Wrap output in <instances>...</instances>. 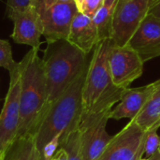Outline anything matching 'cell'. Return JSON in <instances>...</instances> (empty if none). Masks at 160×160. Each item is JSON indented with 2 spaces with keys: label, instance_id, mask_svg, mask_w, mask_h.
I'll return each instance as SVG.
<instances>
[{
  "label": "cell",
  "instance_id": "obj_1",
  "mask_svg": "<svg viewBox=\"0 0 160 160\" xmlns=\"http://www.w3.org/2000/svg\"><path fill=\"white\" fill-rule=\"evenodd\" d=\"M112 43V39L101 40L93 51L82 88L81 119L111 112L126 90L115 86L112 80L109 54Z\"/></svg>",
  "mask_w": 160,
  "mask_h": 160
},
{
  "label": "cell",
  "instance_id": "obj_2",
  "mask_svg": "<svg viewBox=\"0 0 160 160\" xmlns=\"http://www.w3.org/2000/svg\"><path fill=\"white\" fill-rule=\"evenodd\" d=\"M89 64L81 71L64 93L51 105L33 138L39 152L54 138L64 139L79 127L82 111V88Z\"/></svg>",
  "mask_w": 160,
  "mask_h": 160
},
{
  "label": "cell",
  "instance_id": "obj_3",
  "mask_svg": "<svg viewBox=\"0 0 160 160\" xmlns=\"http://www.w3.org/2000/svg\"><path fill=\"white\" fill-rule=\"evenodd\" d=\"M38 49H31L19 62L21 78V119L18 137L33 136L45 112L47 93L42 59Z\"/></svg>",
  "mask_w": 160,
  "mask_h": 160
},
{
  "label": "cell",
  "instance_id": "obj_4",
  "mask_svg": "<svg viewBox=\"0 0 160 160\" xmlns=\"http://www.w3.org/2000/svg\"><path fill=\"white\" fill-rule=\"evenodd\" d=\"M89 61L88 54L70 44L67 39L47 43L42 58L47 93L44 115L51 105L89 64Z\"/></svg>",
  "mask_w": 160,
  "mask_h": 160
},
{
  "label": "cell",
  "instance_id": "obj_5",
  "mask_svg": "<svg viewBox=\"0 0 160 160\" xmlns=\"http://www.w3.org/2000/svg\"><path fill=\"white\" fill-rule=\"evenodd\" d=\"M43 25V36L47 43L67 39L73 18L78 12L76 3L55 0H32Z\"/></svg>",
  "mask_w": 160,
  "mask_h": 160
},
{
  "label": "cell",
  "instance_id": "obj_6",
  "mask_svg": "<svg viewBox=\"0 0 160 160\" xmlns=\"http://www.w3.org/2000/svg\"><path fill=\"white\" fill-rule=\"evenodd\" d=\"M151 0H117L112 14L111 39L118 46H126L147 16Z\"/></svg>",
  "mask_w": 160,
  "mask_h": 160
},
{
  "label": "cell",
  "instance_id": "obj_7",
  "mask_svg": "<svg viewBox=\"0 0 160 160\" xmlns=\"http://www.w3.org/2000/svg\"><path fill=\"white\" fill-rule=\"evenodd\" d=\"M147 132L131 119L124 128L112 136L98 160L142 159Z\"/></svg>",
  "mask_w": 160,
  "mask_h": 160
},
{
  "label": "cell",
  "instance_id": "obj_8",
  "mask_svg": "<svg viewBox=\"0 0 160 160\" xmlns=\"http://www.w3.org/2000/svg\"><path fill=\"white\" fill-rule=\"evenodd\" d=\"M9 78L8 91L0 112V155H3L17 138L21 119L20 67L12 72H9Z\"/></svg>",
  "mask_w": 160,
  "mask_h": 160
},
{
  "label": "cell",
  "instance_id": "obj_9",
  "mask_svg": "<svg viewBox=\"0 0 160 160\" xmlns=\"http://www.w3.org/2000/svg\"><path fill=\"white\" fill-rule=\"evenodd\" d=\"M144 62L129 45L118 46L112 43L109 54V67L112 82L123 89L139 79L143 72Z\"/></svg>",
  "mask_w": 160,
  "mask_h": 160
},
{
  "label": "cell",
  "instance_id": "obj_10",
  "mask_svg": "<svg viewBox=\"0 0 160 160\" xmlns=\"http://www.w3.org/2000/svg\"><path fill=\"white\" fill-rule=\"evenodd\" d=\"M110 119V112L86 119H81L79 130L81 132L82 160H98L106 146L112 140L106 127Z\"/></svg>",
  "mask_w": 160,
  "mask_h": 160
},
{
  "label": "cell",
  "instance_id": "obj_11",
  "mask_svg": "<svg viewBox=\"0 0 160 160\" xmlns=\"http://www.w3.org/2000/svg\"><path fill=\"white\" fill-rule=\"evenodd\" d=\"M8 18L13 22L11 38L18 44L28 45L32 49L39 50L43 25L36 8L30 5L22 10L11 12Z\"/></svg>",
  "mask_w": 160,
  "mask_h": 160
},
{
  "label": "cell",
  "instance_id": "obj_12",
  "mask_svg": "<svg viewBox=\"0 0 160 160\" xmlns=\"http://www.w3.org/2000/svg\"><path fill=\"white\" fill-rule=\"evenodd\" d=\"M145 63L160 56V20L147 14L128 44Z\"/></svg>",
  "mask_w": 160,
  "mask_h": 160
},
{
  "label": "cell",
  "instance_id": "obj_13",
  "mask_svg": "<svg viewBox=\"0 0 160 160\" xmlns=\"http://www.w3.org/2000/svg\"><path fill=\"white\" fill-rule=\"evenodd\" d=\"M159 86L160 79L142 87L127 88L119 104L111 111L110 119H134Z\"/></svg>",
  "mask_w": 160,
  "mask_h": 160
},
{
  "label": "cell",
  "instance_id": "obj_14",
  "mask_svg": "<svg viewBox=\"0 0 160 160\" xmlns=\"http://www.w3.org/2000/svg\"><path fill=\"white\" fill-rule=\"evenodd\" d=\"M67 40L89 55L100 41L92 18L78 11L72 20Z\"/></svg>",
  "mask_w": 160,
  "mask_h": 160
},
{
  "label": "cell",
  "instance_id": "obj_15",
  "mask_svg": "<svg viewBox=\"0 0 160 160\" xmlns=\"http://www.w3.org/2000/svg\"><path fill=\"white\" fill-rule=\"evenodd\" d=\"M3 160H43L31 135L16 138L3 154Z\"/></svg>",
  "mask_w": 160,
  "mask_h": 160
},
{
  "label": "cell",
  "instance_id": "obj_16",
  "mask_svg": "<svg viewBox=\"0 0 160 160\" xmlns=\"http://www.w3.org/2000/svg\"><path fill=\"white\" fill-rule=\"evenodd\" d=\"M144 131L160 128V86L150 98L141 112L133 119Z\"/></svg>",
  "mask_w": 160,
  "mask_h": 160
},
{
  "label": "cell",
  "instance_id": "obj_17",
  "mask_svg": "<svg viewBox=\"0 0 160 160\" xmlns=\"http://www.w3.org/2000/svg\"><path fill=\"white\" fill-rule=\"evenodd\" d=\"M112 14L113 8H111L103 5L92 17V20L98 29L100 41L105 39H111Z\"/></svg>",
  "mask_w": 160,
  "mask_h": 160
},
{
  "label": "cell",
  "instance_id": "obj_18",
  "mask_svg": "<svg viewBox=\"0 0 160 160\" xmlns=\"http://www.w3.org/2000/svg\"><path fill=\"white\" fill-rule=\"evenodd\" d=\"M60 147L67 150L68 154V160H82L81 132L79 130V127L64 139Z\"/></svg>",
  "mask_w": 160,
  "mask_h": 160
},
{
  "label": "cell",
  "instance_id": "obj_19",
  "mask_svg": "<svg viewBox=\"0 0 160 160\" xmlns=\"http://www.w3.org/2000/svg\"><path fill=\"white\" fill-rule=\"evenodd\" d=\"M19 67V63L13 59L12 50L9 42L0 38V68H6L8 73Z\"/></svg>",
  "mask_w": 160,
  "mask_h": 160
},
{
  "label": "cell",
  "instance_id": "obj_20",
  "mask_svg": "<svg viewBox=\"0 0 160 160\" xmlns=\"http://www.w3.org/2000/svg\"><path fill=\"white\" fill-rule=\"evenodd\" d=\"M75 3L79 12L92 18L104 5V0H76Z\"/></svg>",
  "mask_w": 160,
  "mask_h": 160
},
{
  "label": "cell",
  "instance_id": "obj_21",
  "mask_svg": "<svg viewBox=\"0 0 160 160\" xmlns=\"http://www.w3.org/2000/svg\"><path fill=\"white\" fill-rule=\"evenodd\" d=\"M158 128H154L147 132V136L145 139V146H144V154L149 158L154 156L157 152H158L160 144V137L158 134Z\"/></svg>",
  "mask_w": 160,
  "mask_h": 160
},
{
  "label": "cell",
  "instance_id": "obj_22",
  "mask_svg": "<svg viewBox=\"0 0 160 160\" xmlns=\"http://www.w3.org/2000/svg\"><path fill=\"white\" fill-rule=\"evenodd\" d=\"M32 4V0H7V16L11 12L22 10Z\"/></svg>",
  "mask_w": 160,
  "mask_h": 160
},
{
  "label": "cell",
  "instance_id": "obj_23",
  "mask_svg": "<svg viewBox=\"0 0 160 160\" xmlns=\"http://www.w3.org/2000/svg\"><path fill=\"white\" fill-rule=\"evenodd\" d=\"M148 13L160 20V0H155L151 3Z\"/></svg>",
  "mask_w": 160,
  "mask_h": 160
},
{
  "label": "cell",
  "instance_id": "obj_24",
  "mask_svg": "<svg viewBox=\"0 0 160 160\" xmlns=\"http://www.w3.org/2000/svg\"><path fill=\"white\" fill-rule=\"evenodd\" d=\"M50 160H68V154L65 148L60 147Z\"/></svg>",
  "mask_w": 160,
  "mask_h": 160
},
{
  "label": "cell",
  "instance_id": "obj_25",
  "mask_svg": "<svg viewBox=\"0 0 160 160\" xmlns=\"http://www.w3.org/2000/svg\"><path fill=\"white\" fill-rule=\"evenodd\" d=\"M116 1L117 0H104V5L107 6L108 8H114V5H115Z\"/></svg>",
  "mask_w": 160,
  "mask_h": 160
},
{
  "label": "cell",
  "instance_id": "obj_26",
  "mask_svg": "<svg viewBox=\"0 0 160 160\" xmlns=\"http://www.w3.org/2000/svg\"><path fill=\"white\" fill-rule=\"evenodd\" d=\"M150 160H160V154L158 152H157L154 156H152L151 158H149Z\"/></svg>",
  "mask_w": 160,
  "mask_h": 160
},
{
  "label": "cell",
  "instance_id": "obj_27",
  "mask_svg": "<svg viewBox=\"0 0 160 160\" xmlns=\"http://www.w3.org/2000/svg\"><path fill=\"white\" fill-rule=\"evenodd\" d=\"M58 2H63V3H74L75 0H55Z\"/></svg>",
  "mask_w": 160,
  "mask_h": 160
},
{
  "label": "cell",
  "instance_id": "obj_28",
  "mask_svg": "<svg viewBox=\"0 0 160 160\" xmlns=\"http://www.w3.org/2000/svg\"><path fill=\"white\" fill-rule=\"evenodd\" d=\"M0 160H3V155H0Z\"/></svg>",
  "mask_w": 160,
  "mask_h": 160
},
{
  "label": "cell",
  "instance_id": "obj_29",
  "mask_svg": "<svg viewBox=\"0 0 160 160\" xmlns=\"http://www.w3.org/2000/svg\"><path fill=\"white\" fill-rule=\"evenodd\" d=\"M140 160H150L149 158H146V159H143V158H142V159H140Z\"/></svg>",
  "mask_w": 160,
  "mask_h": 160
},
{
  "label": "cell",
  "instance_id": "obj_30",
  "mask_svg": "<svg viewBox=\"0 0 160 160\" xmlns=\"http://www.w3.org/2000/svg\"><path fill=\"white\" fill-rule=\"evenodd\" d=\"M158 153L160 154V144H159V148H158Z\"/></svg>",
  "mask_w": 160,
  "mask_h": 160
},
{
  "label": "cell",
  "instance_id": "obj_31",
  "mask_svg": "<svg viewBox=\"0 0 160 160\" xmlns=\"http://www.w3.org/2000/svg\"><path fill=\"white\" fill-rule=\"evenodd\" d=\"M123 1H129V0H123Z\"/></svg>",
  "mask_w": 160,
  "mask_h": 160
},
{
  "label": "cell",
  "instance_id": "obj_32",
  "mask_svg": "<svg viewBox=\"0 0 160 160\" xmlns=\"http://www.w3.org/2000/svg\"><path fill=\"white\" fill-rule=\"evenodd\" d=\"M153 1H155V0H151V2H153Z\"/></svg>",
  "mask_w": 160,
  "mask_h": 160
},
{
  "label": "cell",
  "instance_id": "obj_33",
  "mask_svg": "<svg viewBox=\"0 0 160 160\" xmlns=\"http://www.w3.org/2000/svg\"><path fill=\"white\" fill-rule=\"evenodd\" d=\"M75 1H76V0H75Z\"/></svg>",
  "mask_w": 160,
  "mask_h": 160
}]
</instances>
